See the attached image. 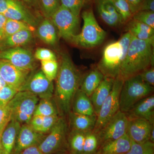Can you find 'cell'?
<instances>
[{
    "instance_id": "cell-1",
    "label": "cell",
    "mask_w": 154,
    "mask_h": 154,
    "mask_svg": "<svg viewBox=\"0 0 154 154\" xmlns=\"http://www.w3.org/2000/svg\"><path fill=\"white\" fill-rule=\"evenodd\" d=\"M82 77L69 55L66 53H62L54 94L61 116L68 115L71 111L73 100L79 89Z\"/></svg>"
},
{
    "instance_id": "cell-28",
    "label": "cell",
    "mask_w": 154,
    "mask_h": 154,
    "mask_svg": "<svg viewBox=\"0 0 154 154\" xmlns=\"http://www.w3.org/2000/svg\"><path fill=\"white\" fill-rule=\"evenodd\" d=\"M59 114L56 105L52 102L51 99H41L36 105L33 116L45 117L58 115Z\"/></svg>"
},
{
    "instance_id": "cell-52",
    "label": "cell",
    "mask_w": 154,
    "mask_h": 154,
    "mask_svg": "<svg viewBox=\"0 0 154 154\" xmlns=\"http://www.w3.org/2000/svg\"><path fill=\"white\" fill-rule=\"evenodd\" d=\"M85 3L89 2H91L92 0H84Z\"/></svg>"
},
{
    "instance_id": "cell-53",
    "label": "cell",
    "mask_w": 154,
    "mask_h": 154,
    "mask_svg": "<svg viewBox=\"0 0 154 154\" xmlns=\"http://www.w3.org/2000/svg\"><path fill=\"white\" fill-rule=\"evenodd\" d=\"M62 154H74L71 153H70V152H68L64 153Z\"/></svg>"
},
{
    "instance_id": "cell-7",
    "label": "cell",
    "mask_w": 154,
    "mask_h": 154,
    "mask_svg": "<svg viewBox=\"0 0 154 154\" xmlns=\"http://www.w3.org/2000/svg\"><path fill=\"white\" fill-rule=\"evenodd\" d=\"M69 125L64 116L56 123L38 146L43 154H53L67 149Z\"/></svg>"
},
{
    "instance_id": "cell-41",
    "label": "cell",
    "mask_w": 154,
    "mask_h": 154,
    "mask_svg": "<svg viewBox=\"0 0 154 154\" xmlns=\"http://www.w3.org/2000/svg\"><path fill=\"white\" fill-rule=\"evenodd\" d=\"M142 79L150 85H154V68L151 66L146 69L139 74Z\"/></svg>"
},
{
    "instance_id": "cell-48",
    "label": "cell",
    "mask_w": 154,
    "mask_h": 154,
    "mask_svg": "<svg viewBox=\"0 0 154 154\" xmlns=\"http://www.w3.org/2000/svg\"><path fill=\"white\" fill-rule=\"evenodd\" d=\"M25 5H34L38 4V0H19Z\"/></svg>"
},
{
    "instance_id": "cell-37",
    "label": "cell",
    "mask_w": 154,
    "mask_h": 154,
    "mask_svg": "<svg viewBox=\"0 0 154 154\" xmlns=\"http://www.w3.org/2000/svg\"><path fill=\"white\" fill-rule=\"evenodd\" d=\"M18 92L7 85L2 88L0 90V107L8 105Z\"/></svg>"
},
{
    "instance_id": "cell-44",
    "label": "cell",
    "mask_w": 154,
    "mask_h": 154,
    "mask_svg": "<svg viewBox=\"0 0 154 154\" xmlns=\"http://www.w3.org/2000/svg\"><path fill=\"white\" fill-rule=\"evenodd\" d=\"M140 11L154 12V0H143Z\"/></svg>"
},
{
    "instance_id": "cell-3",
    "label": "cell",
    "mask_w": 154,
    "mask_h": 154,
    "mask_svg": "<svg viewBox=\"0 0 154 154\" xmlns=\"http://www.w3.org/2000/svg\"><path fill=\"white\" fill-rule=\"evenodd\" d=\"M132 37L131 34L127 32L118 40L105 48L97 66L104 76L115 79L119 76Z\"/></svg>"
},
{
    "instance_id": "cell-34",
    "label": "cell",
    "mask_w": 154,
    "mask_h": 154,
    "mask_svg": "<svg viewBox=\"0 0 154 154\" xmlns=\"http://www.w3.org/2000/svg\"><path fill=\"white\" fill-rule=\"evenodd\" d=\"M41 70L46 78L53 82L56 78L59 69L57 60L41 61Z\"/></svg>"
},
{
    "instance_id": "cell-27",
    "label": "cell",
    "mask_w": 154,
    "mask_h": 154,
    "mask_svg": "<svg viewBox=\"0 0 154 154\" xmlns=\"http://www.w3.org/2000/svg\"><path fill=\"white\" fill-rule=\"evenodd\" d=\"M86 132L71 129L67 137V149L74 154H83Z\"/></svg>"
},
{
    "instance_id": "cell-22",
    "label": "cell",
    "mask_w": 154,
    "mask_h": 154,
    "mask_svg": "<svg viewBox=\"0 0 154 154\" xmlns=\"http://www.w3.org/2000/svg\"><path fill=\"white\" fill-rule=\"evenodd\" d=\"M69 123L71 129L88 132L93 131L96 125L97 116L83 115L70 111L69 113Z\"/></svg>"
},
{
    "instance_id": "cell-10",
    "label": "cell",
    "mask_w": 154,
    "mask_h": 154,
    "mask_svg": "<svg viewBox=\"0 0 154 154\" xmlns=\"http://www.w3.org/2000/svg\"><path fill=\"white\" fill-rule=\"evenodd\" d=\"M54 91L53 82L48 80L40 69L30 74L19 91H28L40 99H52Z\"/></svg>"
},
{
    "instance_id": "cell-47",
    "label": "cell",
    "mask_w": 154,
    "mask_h": 154,
    "mask_svg": "<svg viewBox=\"0 0 154 154\" xmlns=\"http://www.w3.org/2000/svg\"><path fill=\"white\" fill-rule=\"evenodd\" d=\"M10 0H0V14H3L5 13L8 6Z\"/></svg>"
},
{
    "instance_id": "cell-25",
    "label": "cell",
    "mask_w": 154,
    "mask_h": 154,
    "mask_svg": "<svg viewBox=\"0 0 154 154\" xmlns=\"http://www.w3.org/2000/svg\"><path fill=\"white\" fill-rule=\"evenodd\" d=\"M104 77L103 74L97 68L93 69L82 77L79 89L90 97Z\"/></svg>"
},
{
    "instance_id": "cell-51",
    "label": "cell",
    "mask_w": 154,
    "mask_h": 154,
    "mask_svg": "<svg viewBox=\"0 0 154 154\" xmlns=\"http://www.w3.org/2000/svg\"><path fill=\"white\" fill-rule=\"evenodd\" d=\"M2 133L0 134V154H4L2 145V141H1V134H2Z\"/></svg>"
},
{
    "instance_id": "cell-14",
    "label": "cell",
    "mask_w": 154,
    "mask_h": 154,
    "mask_svg": "<svg viewBox=\"0 0 154 154\" xmlns=\"http://www.w3.org/2000/svg\"><path fill=\"white\" fill-rule=\"evenodd\" d=\"M46 134L36 131L29 124H22L17 136L12 154H19L33 146H38Z\"/></svg>"
},
{
    "instance_id": "cell-40",
    "label": "cell",
    "mask_w": 154,
    "mask_h": 154,
    "mask_svg": "<svg viewBox=\"0 0 154 154\" xmlns=\"http://www.w3.org/2000/svg\"><path fill=\"white\" fill-rule=\"evenodd\" d=\"M11 119V111L8 104L0 107V134L2 132Z\"/></svg>"
},
{
    "instance_id": "cell-39",
    "label": "cell",
    "mask_w": 154,
    "mask_h": 154,
    "mask_svg": "<svg viewBox=\"0 0 154 154\" xmlns=\"http://www.w3.org/2000/svg\"><path fill=\"white\" fill-rule=\"evenodd\" d=\"M60 117V116H59V115L43 117L42 125L38 130V132L43 134H47L52 128L54 126Z\"/></svg>"
},
{
    "instance_id": "cell-13",
    "label": "cell",
    "mask_w": 154,
    "mask_h": 154,
    "mask_svg": "<svg viewBox=\"0 0 154 154\" xmlns=\"http://www.w3.org/2000/svg\"><path fill=\"white\" fill-rule=\"evenodd\" d=\"M31 72L19 69L7 61L0 60V75L7 85L19 91Z\"/></svg>"
},
{
    "instance_id": "cell-9",
    "label": "cell",
    "mask_w": 154,
    "mask_h": 154,
    "mask_svg": "<svg viewBox=\"0 0 154 154\" xmlns=\"http://www.w3.org/2000/svg\"><path fill=\"white\" fill-rule=\"evenodd\" d=\"M57 29L59 36L71 42L78 34L79 25V17L60 5L50 19Z\"/></svg>"
},
{
    "instance_id": "cell-8",
    "label": "cell",
    "mask_w": 154,
    "mask_h": 154,
    "mask_svg": "<svg viewBox=\"0 0 154 154\" xmlns=\"http://www.w3.org/2000/svg\"><path fill=\"white\" fill-rule=\"evenodd\" d=\"M124 80L118 76L114 80L110 94L103 102L93 131L97 133L119 110V96Z\"/></svg>"
},
{
    "instance_id": "cell-49",
    "label": "cell",
    "mask_w": 154,
    "mask_h": 154,
    "mask_svg": "<svg viewBox=\"0 0 154 154\" xmlns=\"http://www.w3.org/2000/svg\"><path fill=\"white\" fill-rule=\"evenodd\" d=\"M6 85H7V84L5 82V81L2 78L0 75V90Z\"/></svg>"
},
{
    "instance_id": "cell-16",
    "label": "cell",
    "mask_w": 154,
    "mask_h": 154,
    "mask_svg": "<svg viewBox=\"0 0 154 154\" xmlns=\"http://www.w3.org/2000/svg\"><path fill=\"white\" fill-rule=\"evenodd\" d=\"M126 113L128 119L140 118L154 123V96L150 95L139 101Z\"/></svg>"
},
{
    "instance_id": "cell-6",
    "label": "cell",
    "mask_w": 154,
    "mask_h": 154,
    "mask_svg": "<svg viewBox=\"0 0 154 154\" xmlns=\"http://www.w3.org/2000/svg\"><path fill=\"white\" fill-rule=\"evenodd\" d=\"M39 98L28 91H18L8 103L11 119L21 124H29L33 116Z\"/></svg>"
},
{
    "instance_id": "cell-21",
    "label": "cell",
    "mask_w": 154,
    "mask_h": 154,
    "mask_svg": "<svg viewBox=\"0 0 154 154\" xmlns=\"http://www.w3.org/2000/svg\"><path fill=\"white\" fill-rule=\"evenodd\" d=\"M32 30L25 29L0 40V51L22 47L30 43L33 38Z\"/></svg>"
},
{
    "instance_id": "cell-50",
    "label": "cell",
    "mask_w": 154,
    "mask_h": 154,
    "mask_svg": "<svg viewBox=\"0 0 154 154\" xmlns=\"http://www.w3.org/2000/svg\"><path fill=\"white\" fill-rule=\"evenodd\" d=\"M149 140L154 143V127L152 129L150 135Z\"/></svg>"
},
{
    "instance_id": "cell-18",
    "label": "cell",
    "mask_w": 154,
    "mask_h": 154,
    "mask_svg": "<svg viewBox=\"0 0 154 154\" xmlns=\"http://www.w3.org/2000/svg\"><path fill=\"white\" fill-rule=\"evenodd\" d=\"M131 140L126 134L122 137L102 143L96 154H125L129 150Z\"/></svg>"
},
{
    "instance_id": "cell-19",
    "label": "cell",
    "mask_w": 154,
    "mask_h": 154,
    "mask_svg": "<svg viewBox=\"0 0 154 154\" xmlns=\"http://www.w3.org/2000/svg\"><path fill=\"white\" fill-rule=\"evenodd\" d=\"M22 124L11 119L1 134L4 154H12Z\"/></svg>"
},
{
    "instance_id": "cell-23",
    "label": "cell",
    "mask_w": 154,
    "mask_h": 154,
    "mask_svg": "<svg viewBox=\"0 0 154 154\" xmlns=\"http://www.w3.org/2000/svg\"><path fill=\"white\" fill-rule=\"evenodd\" d=\"M36 34L42 41L48 45L54 46L57 43L59 36L57 30L50 19L45 18L38 25Z\"/></svg>"
},
{
    "instance_id": "cell-46",
    "label": "cell",
    "mask_w": 154,
    "mask_h": 154,
    "mask_svg": "<svg viewBox=\"0 0 154 154\" xmlns=\"http://www.w3.org/2000/svg\"><path fill=\"white\" fill-rule=\"evenodd\" d=\"M7 19L8 18L5 15L0 14V40L2 39L4 36V30Z\"/></svg>"
},
{
    "instance_id": "cell-24",
    "label": "cell",
    "mask_w": 154,
    "mask_h": 154,
    "mask_svg": "<svg viewBox=\"0 0 154 154\" xmlns=\"http://www.w3.org/2000/svg\"><path fill=\"white\" fill-rule=\"evenodd\" d=\"M71 111L90 116L96 115L90 97L80 89L77 91L74 97Z\"/></svg>"
},
{
    "instance_id": "cell-32",
    "label": "cell",
    "mask_w": 154,
    "mask_h": 154,
    "mask_svg": "<svg viewBox=\"0 0 154 154\" xmlns=\"http://www.w3.org/2000/svg\"><path fill=\"white\" fill-rule=\"evenodd\" d=\"M38 5L45 18L50 19L61 4L60 0H38Z\"/></svg>"
},
{
    "instance_id": "cell-20",
    "label": "cell",
    "mask_w": 154,
    "mask_h": 154,
    "mask_svg": "<svg viewBox=\"0 0 154 154\" xmlns=\"http://www.w3.org/2000/svg\"><path fill=\"white\" fill-rule=\"evenodd\" d=\"M114 79L105 77L90 98L97 116L103 102L110 94L113 88Z\"/></svg>"
},
{
    "instance_id": "cell-42",
    "label": "cell",
    "mask_w": 154,
    "mask_h": 154,
    "mask_svg": "<svg viewBox=\"0 0 154 154\" xmlns=\"http://www.w3.org/2000/svg\"><path fill=\"white\" fill-rule=\"evenodd\" d=\"M129 6L132 15L136 14L140 10L143 0H125Z\"/></svg>"
},
{
    "instance_id": "cell-36",
    "label": "cell",
    "mask_w": 154,
    "mask_h": 154,
    "mask_svg": "<svg viewBox=\"0 0 154 154\" xmlns=\"http://www.w3.org/2000/svg\"><path fill=\"white\" fill-rule=\"evenodd\" d=\"M60 4L79 17L81 10L85 5L84 0H60Z\"/></svg>"
},
{
    "instance_id": "cell-30",
    "label": "cell",
    "mask_w": 154,
    "mask_h": 154,
    "mask_svg": "<svg viewBox=\"0 0 154 154\" xmlns=\"http://www.w3.org/2000/svg\"><path fill=\"white\" fill-rule=\"evenodd\" d=\"M33 28L32 26L22 21L8 19L5 26L2 39L22 30L25 29L32 30Z\"/></svg>"
},
{
    "instance_id": "cell-26",
    "label": "cell",
    "mask_w": 154,
    "mask_h": 154,
    "mask_svg": "<svg viewBox=\"0 0 154 154\" xmlns=\"http://www.w3.org/2000/svg\"><path fill=\"white\" fill-rule=\"evenodd\" d=\"M127 30L133 36L140 40H149L154 38L153 28L132 19L128 22Z\"/></svg>"
},
{
    "instance_id": "cell-15",
    "label": "cell",
    "mask_w": 154,
    "mask_h": 154,
    "mask_svg": "<svg viewBox=\"0 0 154 154\" xmlns=\"http://www.w3.org/2000/svg\"><path fill=\"white\" fill-rule=\"evenodd\" d=\"M127 134L131 140L137 143L145 142L149 140L150 135L154 124L140 118L128 119Z\"/></svg>"
},
{
    "instance_id": "cell-33",
    "label": "cell",
    "mask_w": 154,
    "mask_h": 154,
    "mask_svg": "<svg viewBox=\"0 0 154 154\" xmlns=\"http://www.w3.org/2000/svg\"><path fill=\"white\" fill-rule=\"evenodd\" d=\"M125 154H154V143L149 140L141 143L131 140L130 149Z\"/></svg>"
},
{
    "instance_id": "cell-31",
    "label": "cell",
    "mask_w": 154,
    "mask_h": 154,
    "mask_svg": "<svg viewBox=\"0 0 154 154\" xmlns=\"http://www.w3.org/2000/svg\"><path fill=\"white\" fill-rule=\"evenodd\" d=\"M117 13L119 14L121 24L128 23L132 19L133 15L125 0H112Z\"/></svg>"
},
{
    "instance_id": "cell-35",
    "label": "cell",
    "mask_w": 154,
    "mask_h": 154,
    "mask_svg": "<svg viewBox=\"0 0 154 154\" xmlns=\"http://www.w3.org/2000/svg\"><path fill=\"white\" fill-rule=\"evenodd\" d=\"M134 20L148 25L154 29V12L140 11L133 15Z\"/></svg>"
},
{
    "instance_id": "cell-45",
    "label": "cell",
    "mask_w": 154,
    "mask_h": 154,
    "mask_svg": "<svg viewBox=\"0 0 154 154\" xmlns=\"http://www.w3.org/2000/svg\"><path fill=\"white\" fill-rule=\"evenodd\" d=\"M19 154H43L37 146H33L25 149Z\"/></svg>"
},
{
    "instance_id": "cell-17",
    "label": "cell",
    "mask_w": 154,
    "mask_h": 154,
    "mask_svg": "<svg viewBox=\"0 0 154 154\" xmlns=\"http://www.w3.org/2000/svg\"><path fill=\"white\" fill-rule=\"evenodd\" d=\"M96 1L98 14L103 22L112 27H116L121 24L120 16L112 0Z\"/></svg>"
},
{
    "instance_id": "cell-43",
    "label": "cell",
    "mask_w": 154,
    "mask_h": 154,
    "mask_svg": "<svg viewBox=\"0 0 154 154\" xmlns=\"http://www.w3.org/2000/svg\"><path fill=\"white\" fill-rule=\"evenodd\" d=\"M43 121V116H33L29 124L30 126L38 132V130L42 125Z\"/></svg>"
},
{
    "instance_id": "cell-38",
    "label": "cell",
    "mask_w": 154,
    "mask_h": 154,
    "mask_svg": "<svg viewBox=\"0 0 154 154\" xmlns=\"http://www.w3.org/2000/svg\"><path fill=\"white\" fill-rule=\"evenodd\" d=\"M36 60L41 61L57 60V58L54 53L49 49L39 48H37L34 54Z\"/></svg>"
},
{
    "instance_id": "cell-4",
    "label": "cell",
    "mask_w": 154,
    "mask_h": 154,
    "mask_svg": "<svg viewBox=\"0 0 154 154\" xmlns=\"http://www.w3.org/2000/svg\"><path fill=\"white\" fill-rule=\"evenodd\" d=\"M153 91L154 87L145 82L139 74L126 79L119 96V110L127 113L139 101L152 94Z\"/></svg>"
},
{
    "instance_id": "cell-2",
    "label": "cell",
    "mask_w": 154,
    "mask_h": 154,
    "mask_svg": "<svg viewBox=\"0 0 154 154\" xmlns=\"http://www.w3.org/2000/svg\"><path fill=\"white\" fill-rule=\"evenodd\" d=\"M154 38L138 39L132 36L119 76L125 80L154 66Z\"/></svg>"
},
{
    "instance_id": "cell-29",
    "label": "cell",
    "mask_w": 154,
    "mask_h": 154,
    "mask_svg": "<svg viewBox=\"0 0 154 154\" xmlns=\"http://www.w3.org/2000/svg\"><path fill=\"white\" fill-rule=\"evenodd\" d=\"M99 136L93 131L86 132L83 154H96L100 147Z\"/></svg>"
},
{
    "instance_id": "cell-12",
    "label": "cell",
    "mask_w": 154,
    "mask_h": 154,
    "mask_svg": "<svg viewBox=\"0 0 154 154\" xmlns=\"http://www.w3.org/2000/svg\"><path fill=\"white\" fill-rule=\"evenodd\" d=\"M35 59L30 51L22 47L0 51V60L7 61L14 66L28 71L35 69Z\"/></svg>"
},
{
    "instance_id": "cell-5",
    "label": "cell",
    "mask_w": 154,
    "mask_h": 154,
    "mask_svg": "<svg viewBox=\"0 0 154 154\" xmlns=\"http://www.w3.org/2000/svg\"><path fill=\"white\" fill-rule=\"evenodd\" d=\"M82 18L84 25L82 31L74 36L71 43L86 48L98 46L104 41L106 32L99 25L92 9L84 11Z\"/></svg>"
},
{
    "instance_id": "cell-11",
    "label": "cell",
    "mask_w": 154,
    "mask_h": 154,
    "mask_svg": "<svg viewBox=\"0 0 154 154\" xmlns=\"http://www.w3.org/2000/svg\"><path fill=\"white\" fill-rule=\"evenodd\" d=\"M128 122L126 113L119 110L97 133L100 145L108 141L119 138L126 134Z\"/></svg>"
}]
</instances>
